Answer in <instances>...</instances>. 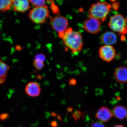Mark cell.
Segmentation results:
<instances>
[{
	"instance_id": "cell-1",
	"label": "cell",
	"mask_w": 127,
	"mask_h": 127,
	"mask_svg": "<svg viewBox=\"0 0 127 127\" xmlns=\"http://www.w3.org/2000/svg\"><path fill=\"white\" fill-rule=\"evenodd\" d=\"M64 44L71 50L73 53H78L83 46L82 35L78 32L73 31L70 28L64 31V35L62 38Z\"/></svg>"
},
{
	"instance_id": "cell-2",
	"label": "cell",
	"mask_w": 127,
	"mask_h": 127,
	"mask_svg": "<svg viewBox=\"0 0 127 127\" xmlns=\"http://www.w3.org/2000/svg\"><path fill=\"white\" fill-rule=\"evenodd\" d=\"M111 7V5L106 1H98L90 7L88 11L89 17L104 22L110 12Z\"/></svg>"
},
{
	"instance_id": "cell-3",
	"label": "cell",
	"mask_w": 127,
	"mask_h": 127,
	"mask_svg": "<svg viewBox=\"0 0 127 127\" xmlns=\"http://www.w3.org/2000/svg\"><path fill=\"white\" fill-rule=\"evenodd\" d=\"M28 15L33 23L43 24L49 17L48 7L45 5L41 7H35L30 11Z\"/></svg>"
},
{
	"instance_id": "cell-4",
	"label": "cell",
	"mask_w": 127,
	"mask_h": 127,
	"mask_svg": "<svg viewBox=\"0 0 127 127\" xmlns=\"http://www.w3.org/2000/svg\"><path fill=\"white\" fill-rule=\"evenodd\" d=\"M126 22L123 16L117 14L111 17L108 26L112 31L119 34H125L127 33Z\"/></svg>"
},
{
	"instance_id": "cell-5",
	"label": "cell",
	"mask_w": 127,
	"mask_h": 127,
	"mask_svg": "<svg viewBox=\"0 0 127 127\" xmlns=\"http://www.w3.org/2000/svg\"><path fill=\"white\" fill-rule=\"evenodd\" d=\"M116 50L112 45H105L100 48L99 50V57L104 61L110 62L115 58Z\"/></svg>"
},
{
	"instance_id": "cell-6",
	"label": "cell",
	"mask_w": 127,
	"mask_h": 127,
	"mask_svg": "<svg viewBox=\"0 0 127 127\" xmlns=\"http://www.w3.org/2000/svg\"><path fill=\"white\" fill-rule=\"evenodd\" d=\"M51 25L53 30L59 33L67 29L69 22L65 17L58 16L51 19Z\"/></svg>"
},
{
	"instance_id": "cell-7",
	"label": "cell",
	"mask_w": 127,
	"mask_h": 127,
	"mask_svg": "<svg viewBox=\"0 0 127 127\" xmlns=\"http://www.w3.org/2000/svg\"><path fill=\"white\" fill-rule=\"evenodd\" d=\"M101 22L97 19L89 18L85 21L84 24L85 29L91 34H96L100 31Z\"/></svg>"
},
{
	"instance_id": "cell-8",
	"label": "cell",
	"mask_w": 127,
	"mask_h": 127,
	"mask_svg": "<svg viewBox=\"0 0 127 127\" xmlns=\"http://www.w3.org/2000/svg\"><path fill=\"white\" fill-rule=\"evenodd\" d=\"M29 0H12L13 9L15 11L24 12L30 7Z\"/></svg>"
},
{
	"instance_id": "cell-9",
	"label": "cell",
	"mask_w": 127,
	"mask_h": 127,
	"mask_svg": "<svg viewBox=\"0 0 127 127\" xmlns=\"http://www.w3.org/2000/svg\"><path fill=\"white\" fill-rule=\"evenodd\" d=\"M114 76L115 80L118 83L124 84L127 82V68L120 66L116 69Z\"/></svg>"
},
{
	"instance_id": "cell-10",
	"label": "cell",
	"mask_w": 127,
	"mask_h": 127,
	"mask_svg": "<svg viewBox=\"0 0 127 127\" xmlns=\"http://www.w3.org/2000/svg\"><path fill=\"white\" fill-rule=\"evenodd\" d=\"M25 91L27 94L31 97L39 96L40 94L41 89L40 86L36 82H30L26 85Z\"/></svg>"
},
{
	"instance_id": "cell-11",
	"label": "cell",
	"mask_w": 127,
	"mask_h": 127,
	"mask_svg": "<svg viewBox=\"0 0 127 127\" xmlns=\"http://www.w3.org/2000/svg\"><path fill=\"white\" fill-rule=\"evenodd\" d=\"M113 116L111 111L108 108L104 107L100 108L95 115L98 120L104 122L108 121Z\"/></svg>"
},
{
	"instance_id": "cell-12",
	"label": "cell",
	"mask_w": 127,
	"mask_h": 127,
	"mask_svg": "<svg viewBox=\"0 0 127 127\" xmlns=\"http://www.w3.org/2000/svg\"><path fill=\"white\" fill-rule=\"evenodd\" d=\"M101 42L105 45H112L115 44L117 41V37L115 33L112 32H108L101 36Z\"/></svg>"
},
{
	"instance_id": "cell-13",
	"label": "cell",
	"mask_w": 127,
	"mask_h": 127,
	"mask_svg": "<svg viewBox=\"0 0 127 127\" xmlns=\"http://www.w3.org/2000/svg\"><path fill=\"white\" fill-rule=\"evenodd\" d=\"M113 113L116 118L123 120L126 117L127 110L126 108L124 106H117L114 108Z\"/></svg>"
},
{
	"instance_id": "cell-14",
	"label": "cell",
	"mask_w": 127,
	"mask_h": 127,
	"mask_svg": "<svg viewBox=\"0 0 127 127\" xmlns=\"http://www.w3.org/2000/svg\"><path fill=\"white\" fill-rule=\"evenodd\" d=\"M9 69V66L0 60V84L4 83L5 81Z\"/></svg>"
},
{
	"instance_id": "cell-15",
	"label": "cell",
	"mask_w": 127,
	"mask_h": 127,
	"mask_svg": "<svg viewBox=\"0 0 127 127\" xmlns=\"http://www.w3.org/2000/svg\"><path fill=\"white\" fill-rule=\"evenodd\" d=\"M12 6V0H0V11H6L9 10Z\"/></svg>"
},
{
	"instance_id": "cell-16",
	"label": "cell",
	"mask_w": 127,
	"mask_h": 127,
	"mask_svg": "<svg viewBox=\"0 0 127 127\" xmlns=\"http://www.w3.org/2000/svg\"><path fill=\"white\" fill-rule=\"evenodd\" d=\"M33 65L36 69L38 70L42 69L44 66V62L38 60H34L33 63Z\"/></svg>"
},
{
	"instance_id": "cell-17",
	"label": "cell",
	"mask_w": 127,
	"mask_h": 127,
	"mask_svg": "<svg viewBox=\"0 0 127 127\" xmlns=\"http://www.w3.org/2000/svg\"><path fill=\"white\" fill-rule=\"evenodd\" d=\"M30 2L36 7H41L45 5V0H29Z\"/></svg>"
},
{
	"instance_id": "cell-18",
	"label": "cell",
	"mask_w": 127,
	"mask_h": 127,
	"mask_svg": "<svg viewBox=\"0 0 127 127\" xmlns=\"http://www.w3.org/2000/svg\"><path fill=\"white\" fill-rule=\"evenodd\" d=\"M73 116L76 121L80 119L82 115H84L83 113L79 110L75 111L73 114Z\"/></svg>"
},
{
	"instance_id": "cell-19",
	"label": "cell",
	"mask_w": 127,
	"mask_h": 127,
	"mask_svg": "<svg viewBox=\"0 0 127 127\" xmlns=\"http://www.w3.org/2000/svg\"><path fill=\"white\" fill-rule=\"evenodd\" d=\"M46 57L43 54L39 53L36 54L34 60H38L44 62L45 61Z\"/></svg>"
},
{
	"instance_id": "cell-20",
	"label": "cell",
	"mask_w": 127,
	"mask_h": 127,
	"mask_svg": "<svg viewBox=\"0 0 127 127\" xmlns=\"http://www.w3.org/2000/svg\"><path fill=\"white\" fill-rule=\"evenodd\" d=\"M52 5L51 6V8L53 12L55 14H59V9L58 7H57L56 5L53 2L52 3Z\"/></svg>"
},
{
	"instance_id": "cell-21",
	"label": "cell",
	"mask_w": 127,
	"mask_h": 127,
	"mask_svg": "<svg viewBox=\"0 0 127 127\" xmlns=\"http://www.w3.org/2000/svg\"><path fill=\"white\" fill-rule=\"evenodd\" d=\"M91 127H105L102 123L95 122L92 124Z\"/></svg>"
},
{
	"instance_id": "cell-22",
	"label": "cell",
	"mask_w": 127,
	"mask_h": 127,
	"mask_svg": "<svg viewBox=\"0 0 127 127\" xmlns=\"http://www.w3.org/2000/svg\"><path fill=\"white\" fill-rule=\"evenodd\" d=\"M112 7L114 10H117L120 7V3L119 2L114 3L112 4Z\"/></svg>"
},
{
	"instance_id": "cell-23",
	"label": "cell",
	"mask_w": 127,
	"mask_h": 127,
	"mask_svg": "<svg viewBox=\"0 0 127 127\" xmlns=\"http://www.w3.org/2000/svg\"><path fill=\"white\" fill-rule=\"evenodd\" d=\"M9 117V115L7 113H3L0 115V119L2 120H5Z\"/></svg>"
},
{
	"instance_id": "cell-24",
	"label": "cell",
	"mask_w": 127,
	"mask_h": 127,
	"mask_svg": "<svg viewBox=\"0 0 127 127\" xmlns=\"http://www.w3.org/2000/svg\"><path fill=\"white\" fill-rule=\"evenodd\" d=\"M77 81L74 79H71L69 80V84L71 86L75 85L76 84H77Z\"/></svg>"
},
{
	"instance_id": "cell-25",
	"label": "cell",
	"mask_w": 127,
	"mask_h": 127,
	"mask_svg": "<svg viewBox=\"0 0 127 127\" xmlns=\"http://www.w3.org/2000/svg\"><path fill=\"white\" fill-rule=\"evenodd\" d=\"M51 125L52 127H56L58 125L57 122L55 121L52 122L51 123Z\"/></svg>"
},
{
	"instance_id": "cell-26",
	"label": "cell",
	"mask_w": 127,
	"mask_h": 127,
	"mask_svg": "<svg viewBox=\"0 0 127 127\" xmlns=\"http://www.w3.org/2000/svg\"><path fill=\"white\" fill-rule=\"evenodd\" d=\"M73 110V109L71 107H69L67 109V111L68 112H71Z\"/></svg>"
},
{
	"instance_id": "cell-27",
	"label": "cell",
	"mask_w": 127,
	"mask_h": 127,
	"mask_svg": "<svg viewBox=\"0 0 127 127\" xmlns=\"http://www.w3.org/2000/svg\"><path fill=\"white\" fill-rule=\"evenodd\" d=\"M113 127H125L122 125H116Z\"/></svg>"
},
{
	"instance_id": "cell-28",
	"label": "cell",
	"mask_w": 127,
	"mask_h": 127,
	"mask_svg": "<svg viewBox=\"0 0 127 127\" xmlns=\"http://www.w3.org/2000/svg\"><path fill=\"white\" fill-rule=\"evenodd\" d=\"M58 120L61 121L62 120V118H61V116L60 115H58Z\"/></svg>"
},
{
	"instance_id": "cell-29",
	"label": "cell",
	"mask_w": 127,
	"mask_h": 127,
	"mask_svg": "<svg viewBox=\"0 0 127 127\" xmlns=\"http://www.w3.org/2000/svg\"><path fill=\"white\" fill-rule=\"evenodd\" d=\"M52 115L54 117H55L56 116H57L56 114L54 112L52 113Z\"/></svg>"
},
{
	"instance_id": "cell-30",
	"label": "cell",
	"mask_w": 127,
	"mask_h": 127,
	"mask_svg": "<svg viewBox=\"0 0 127 127\" xmlns=\"http://www.w3.org/2000/svg\"><path fill=\"white\" fill-rule=\"evenodd\" d=\"M54 0H47L48 1V2H50L51 3H52V2H53Z\"/></svg>"
},
{
	"instance_id": "cell-31",
	"label": "cell",
	"mask_w": 127,
	"mask_h": 127,
	"mask_svg": "<svg viewBox=\"0 0 127 127\" xmlns=\"http://www.w3.org/2000/svg\"><path fill=\"white\" fill-rule=\"evenodd\" d=\"M116 1V0H111V1H112V2H114Z\"/></svg>"
},
{
	"instance_id": "cell-32",
	"label": "cell",
	"mask_w": 127,
	"mask_h": 127,
	"mask_svg": "<svg viewBox=\"0 0 127 127\" xmlns=\"http://www.w3.org/2000/svg\"><path fill=\"white\" fill-rule=\"evenodd\" d=\"M126 120H127V114L126 115Z\"/></svg>"
},
{
	"instance_id": "cell-33",
	"label": "cell",
	"mask_w": 127,
	"mask_h": 127,
	"mask_svg": "<svg viewBox=\"0 0 127 127\" xmlns=\"http://www.w3.org/2000/svg\"><path fill=\"white\" fill-rule=\"evenodd\" d=\"M126 21L127 22V18L126 19Z\"/></svg>"
},
{
	"instance_id": "cell-34",
	"label": "cell",
	"mask_w": 127,
	"mask_h": 127,
	"mask_svg": "<svg viewBox=\"0 0 127 127\" xmlns=\"http://www.w3.org/2000/svg\"></svg>"
},
{
	"instance_id": "cell-35",
	"label": "cell",
	"mask_w": 127,
	"mask_h": 127,
	"mask_svg": "<svg viewBox=\"0 0 127 127\" xmlns=\"http://www.w3.org/2000/svg\"><path fill=\"white\" fill-rule=\"evenodd\" d=\"M0 127H1L0 125Z\"/></svg>"
}]
</instances>
